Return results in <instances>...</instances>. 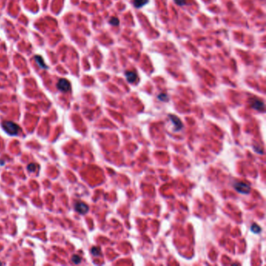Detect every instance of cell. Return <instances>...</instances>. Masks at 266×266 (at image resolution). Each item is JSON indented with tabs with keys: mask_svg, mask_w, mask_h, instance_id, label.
<instances>
[{
	"mask_svg": "<svg viewBox=\"0 0 266 266\" xmlns=\"http://www.w3.org/2000/svg\"><path fill=\"white\" fill-rule=\"evenodd\" d=\"M2 127L7 134L11 136L17 135L21 131L19 126L13 121H3L2 124Z\"/></svg>",
	"mask_w": 266,
	"mask_h": 266,
	"instance_id": "1",
	"label": "cell"
},
{
	"mask_svg": "<svg viewBox=\"0 0 266 266\" xmlns=\"http://www.w3.org/2000/svg\"><path fill=\"white\" fill-rule=\"evenodd\" d=\"M234 188L238 193L243 194H247L251 191V187L246 183L238 182L234 184Z\"/></svg>",
	"mask_w": 266,
	"mask_h": 266,
	"instance_id": "2",
	"label": "cell"
},
{
	"mask_svg": "<svg viewBox=\"0 0 266 266\" xmlns=\"http://www.w3.org/2000/svg\"><path fill=\"white\" fill-rule=\"evenodd\" d=\"M57 88L63 92H68L70 90V83L66 79H60L57 83Z\"/></svg>",
	"mask_w": 266,
	"mask_h": 266,
	"instance_id": "3",
	"label": "cell"
},
{
	"mask_svg": "<svg viewBox=\"0 0 266 266\" xmlns=\"http://www.w3.org/2000/svg\"><path fill=\"white\" fill-rule=\"evenodd\" d=\"M74 209L79 214L84 215L88 211V206L85 204V203L82 202V201H77L74 204Z\"/></svg>",
	"mask_w": 266,
	"mask_h": 266,
	"instance_id": "4",
	"label": "cell"
},
{
	"mask_svg": "<svg viewBox=\"0 0 266 266\" xmlns=\"http://www.w3.org/2000/svg\"><path fill=\"white\" fill-rule=\"evenodd\" d=\"M169 118L170 119L171 122L173 123V124L174 125V129H175V131H178L180 130L184 127V124H182L181 120L178 118L177 116L174 115H169Z\"/></svg>",
	"mask_w": 266,
	"mask_h": 266,
	"instance_id": "5",
	"label": "cell"
},
{
	"mask_svg": "<svg viewBox=\"0 0 266 266\" xmlns=\"http://www.w3.org/2000/svg\"><path fill=\"white\" fill-rule=\"evenodd\" d=\"M251 107L257 111H263L264 110V103L258 99H252L251 102Z\"/></svg>",
	"mask_w": 266,
	"mask_h": 266,
	"instance_id": "6",
	"label": "cell"
},
{
	"mask_svg": "<svg viewBox=\"0 0 266 266\" xmlns=\"http://www.w3.org/2000/svg\"><path fill=\"white\" fill-rule=\"evenodd\" d=\"M125 75L127 81L130 83H134V81H136L137 78V74L133 72V71H127V72H126Z\"/></svg>",
	"mask_w": 266,
	"mask_h": 266,
	"instance_id": "7",
	"label": "cell"
},
{
	"mask_svg": "<svg viewBox=\"0 0 266 266\" xmlns=\"http://www.w3.org/2000/svg\"><path fill=\"white\" fill-rule=\"evenodd\" d=\"M34 59L36 60V62H37V63H38V65L39 66L41 67V69H47L48 68V66H47L45 64V62H44V60H43V59L41 58V55H35V57H34Z\"/></svg>",
	"mask_w": 266,
	"mask_h": 266,
	"instance_id": "8",
	"label": "cell"
},
{
	"mask_svg": "<svg viewBox=\"0 0 266 266\" xmlns=\"http://www.w3.org/2000/svg\"><path fill=\"white\" fill-rule=\"evenodd\" d=\"M148 0H134V5L136 8H141L148 3Z\"/></svg>",
	"mask_w": 266,
	"mask_h": 266,
	"instance_id": "9",
	"label": "cell"
},
{
	"mask_svg": "<svg viewBox=\"0 0 266 266\" xmlns=\"http://www.w3.org/2000/svg\"><path fill=\"white\" fill-rule=\"evenodd\" d=\"M38 167V165H37L36 163H30L28 165V170L31 172V173H34L37 170Z\"/></svg>",
	"mask_w": 266,
	"mask_h": 266,
	"instance_id": "10",
	"label": "cell"
},
{
	"mask_svg": "<svg viewBox=\"0 0 266 266\" xmlns=\"http://www.w3.org/2000/svg\"><path fill=\"white\" fill-rule=\"evenodd\" d=\"M251 230L253 232V233H254V234H259L260 232L261 231V227H260L259 226H257V224H255V223H254V224L251 225Z\"/></svg>",
	"mask_w": 266,
	"mask_h": 266,
	"instance_id": "11",
	"label": "cell"
},
{
	"mask_svg": "<svg viewBox=\"0 0 266 266\" xmlns=\"http://www.w3.org/2000/svg\"><path fill=\"white\" fill-rule=\"evenodd\" d=\"M71 261H73V262L74 263V264H80L81 261V257H80L79 255H74L72 257H71Z\"/></svg>",
	"mask_w": 266,
	"mask_h": 266,
	"instance_id": "12",
	"label": "cell"
},
{
	"mask_svg": "<svg viewBox=\"0 0 266 266\" xmlns=\"http://www.w3.org/2000/svg\"><path fill=\"white\" fill-rule=\"evenodd\" d=\"M91 254H92L93 255L98 256V255H99L100 253H101V249H100L99 247H92V249H91Z\"/></svg>",
	"mask_w": 266,
	"mask_h": 266,
	"instance_id": "13",
	"label": "cell"
},
{
	"mask_svg": "<svg viewBox=\"0 0 266 266\" xmlns=\"http://www.w3.org/2000/svg\"><path fill=\"white\" fill-rule=\"evenodd\" d=\"M109 24L112 26H118L120 24V21L117 19L116 17H112L111 20L109 21Z\"/></svg>",
	"mask_w": 266,
	"mask_h": 266,
	"instance_id": "14",
	"label": "cell"
},
{
	"mask_svg": "<svg viewBox=\"0 0 266 266\" xmlns=\"http://www.w3.org/2000/svg\"><path fill=\"white\" fill-rule=\"evenodd\" d=\"M158 99L162 101H165L168 100V97H167V95L165 94H160L158 96Z\"/></svg>",
	"mask_w": 266,
	"mask_h": 266,
	"instance_id": "15",
	"label": "cell"
},
{
	"mask_svg": "<svg viewBox=\"0 0 266 266\" xmlns=\"http://www.w3.org/2000/svg\"><path fill=\"white\" fill-rule=\"evenodd\" d=\"M174 1L179 6H184L186 3V0H174Z\"/></svg>",
	"mask_w": 266,
	"mask_h": 266,
	"instance_id": "16",
	"label": "cell"
},
{
	"mask_svg": "<svg viewBox=\"0 0 266 266\" xmlns=\"http://www.w3.org/2000/svg\"><path fill=\"white\" fill-rule=\"evenodd\" d=\"M0 264H2V262H0Z\"/></svg>",
	"mask_w": 266,
	"mask_h": 266,
	"instance_id": "17",
	"label": "cell"
}]
</instances>
